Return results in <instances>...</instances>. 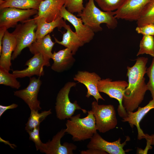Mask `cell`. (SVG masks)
I'll use <instances>...</instances> for the list:
<instances>
[{
    "label": "cell",
    "instance_id": "obj_1",
    "mask_svg": "<svg viewBox=\"0 0 154 154\" xmlns=\"http://www.w3.org/2000/svg\"><path fill=\"white\" fill-rule=\"evenodd\" d=\"M148 60L147 57H138L133 66L127 67L128 85L122 100L123 106L127 112H133L138 108L148 90L144 76Z\"/></svg>",
    "mask_w": 154,
    "mask_h": 154
},
{
    "label": "cell",
    "instance_id": "obj_2",
    "mask_svg": "<svg viewBox=\"0 0 154 154\" xmlns=\"http://www.w3.org/2000/svg\"><path fill=\"white\" fill-rule=\"evenodd\" d=\"M94 0H88L82 12L78 13L83 23L90 27L94 32L101 31L100 25L106 24L109 29H114L117 26V21L113 11L101 10L95 5Z\"/></svg>",
    "mask_w": 154,
    "mask_h": 154
},
{
    "label": "cell",
    "instance_id": "obj_3",
    "mask_svg": "<svg viewBox=\"0 0 154 154\" xmlns=\"http://www.w3.org/2000/svg\"><path fill=\"white\" fill-rule=\"evenodd\" d=\"M87 116L80 118V114L72 116L66 123V132L72 136L74 141L90 139L97 132L96 120L91 110L87 112Z\"/></svg>",
    "mask_w": 154,
    "mask_h": 154
},
{
    "label": "cell",
    "instance_id": "obj_4",
    "mask_svg": "<svg viewBox=\"0 0 154 154\" xmlns=\"http://www.w3.org/2000/svg\"><path fill=\"white\" fill-rule=\"evenodd\" d=\"M37 25L34 18L25 20L18 24L11 33L17 41L16 47L13 53L11 60H14L25 48L29 47L37 39L35 32Z\"/></svg>",
    "mask_w": 154,
    "mask_h": 154
},
{
    "label": "cell",
    "instance_id": "obj_5",
    "mask_svg": "<svg viewBox=\"0 0 154 154\" xmlns=\"http://www.w3.org/2000/svg\"><path fill=\"white\" fill-rule=\"evenodd\" d=\"M76 83L73 82L66 83L58 92L56 99L55 109L57 118L60 120L70 119L75 111L80 110L84 113L87 112L82 108L78 104L77 101L71 102L69 94L72 88L75 87Z\"/></svg>",
    "mask_w": 154,
    "mask_h": 154
},
{
    "label": "cell",
    "instance_id": "obj_6",
    "mask_svg": "<svg viewBox=\"0 0 154 154\" xmlns=\"http://www.w3.org/2000/svg\"><path fill=\"white\" fill-rule=\"evenodd\" d=\"M91 111L96 120L97 130L105 133L115 128L117 124L116 113L112 105H99L94 101L91 104Z\"/></svg>",
    "mask_w": 154,
    "mask_h": 154
},
{
    "label": "cell",
    "instance_id": "obj_7",
    "mask_svg": "<svg viewBox=\"0 0 154 154\" xmlns=\"http://www.w3.org/2000/svg\"><path fill=\"white\" fill-rule=\"evenodd\" d=\"M128 85L124 80L113 81L109 78L100 80L98 84L99 91L105 93L111 98L116 99L119 103L117 111L119 116L122 118L127 115V112L122 105L124 92Z\"/></svg>",
    "mask_w": 154,
    "mask_h": 154
},
{
    "label": "cell",
    "instance_id": "obj_8",
    "mask_svg": "<svg viewBox=\"0 0 154 154\" xmlns=\"http://www.w3.org/2000/svg\"><path fill=\"white\" fill-rule=\"evenodd\" d=\"M0 10V27L7 30L16 27L19 22H22L37 14L35 9H23L14 7L5 8Z\"/></svg>",
    "mask_w": 154,
    "mask_h": 154
},
{
    "label": "cell",
    "instance_id": "obj_9",
    "mask_svg": "<svg viewBox=\"0 0 154 154\" xmlns=\"http://www.w3.org/2000/svg\"><path fill=\"white\" fill-rule=\"evenodd\" d=\"M152 0H125L118 9L114 11L117 19L137 21L144 9Z\"/></svg>",
    "mask_w": 154,
    "mask_h": 154
},
{
    "label": "cell",
    "instance_id": "obj_10",
    "mask_svg": "<svg viewBox=\"0 0 154 154\" xmlns=\"http://www.w3.org/2000/svg\"><path fill=\"white\" fill-rule=\"evenodd\" d=\"M42 81L40 77L30 78L27 87L14 92V96L23 100L28 105L31 110L39 111L41 109L40 102L38 99V96Z\"/></svg>",
    "mask_w": 154,
    "mask_h": 154
},
{
    "label": "cell",
    "instance_id": "obj_11",
    "mask_svg": "<svg viewBox=\"0 0 154 154\" xmlns=\"http://www.w3.org/2000/svg\"><path fill=\"white\" fill-rule=\"evenodd\" d=\"M34 55L32 57L25 63V65L27 66V68L23 70L13 71L12 74L17 78L26 77L31 78L34 75L40 77L44 75L43 67L50 66V62L47 60L40 53Z\"/></svg>",
    "mask_w": 154,
    "mask_h": 154
},
{
    "label": "cell",
    "instance_id": "obj_12",
    "mask_svg": "<svg viewBox=\"0 0 154 154\" xmlns=\"http://www.w3.org/2000/svg\"><path fill=\"white\" fill-rule=\"evenodd\" d=\"M65 133V129H62L53 136L51 141L42 143L39 149L40 152L46 154H73V151L77 149L76 145L67 142L62 145L61 143V139Z\"/></svg>",
    "mask_w": 154,
    "mask_h": 154
},
{
    "label": "cell",
    "instance_id": "obj_13",
    "mask_svg": "<svg viewBox=\"0 0 154 154\" xmlns=\"http://www.w3.org/2000/svg\"><path fill=\"white\" fill-rule=\"evenodd\" d=\"M130 140L129 137H127L125 141L121 143V139L114 141L110 142L106 141L97 132L94 133L87 145L88 149L94 148L103 150L110 154H125L127 151L123 147L126 142Z\"/></svg>",
    "mask_w": 154,
    "mask_h": 154
},
{
    "label": "cell",
    "instance_id": "obj_14",
    "mask_svg": "<svg viewBox=\"0 0 154 154\" xmlns=\"http://www.w3.org/2000/svg\"><path fill=\"white\" fill-rule=\"evenodd\" d=\"M73 79L83 84L86 87L87 90L86 97L89 98L92 96L97 102L99 99L105 100L100 94L98 88V82L101 78L95 72L79 71L74 75Z\"/></svg>",
    "mask_w": 154,
    "mask_h": 154
},
{
    "label": "cell",
    "instance_id": "obj_15",
    "mask_svg": "<svg viewBox=\"0 0 154 154\" xmlns=\"http://www.w3.org/2000/svg\"><path fill=\"white\" fill-rule=\"evenodd\" d=\"M60 17L73 25L75 29V32L84 44L89 43L92 40L94 35V32L83 23L81 18L77 17L68 11L64 6L61 9Z\"/></svg>",
    "mask_w": 154,
    "mask_h": 154
},
{
    "label": "cell",
    "instance_id": "obj_16",
    "mask_svg": "<svg viewBox=\"0 0 154 154\" xmlns=\"http://www.w3.org/2000/svg\"><path fill=\"white\" fill-rule=\"evenodd\" d=\"M17 43L15 37L7 30L2 41V46L0 53V67L9 71L11 66V60L12 52L15 50Z\"/></svg>",
    "mask_w": 154,
    "mask_h": 154
},
{
    "label": "cell",
    "instance_id": "obj_17",
    "mask_svg": "<svg viewBox=\"0 0 154 154\" xmlns=\"http://www.w3.org/2000/svg\"><path fill=\"white\" fill-rule=\"evenodd\" d=\"M64 0H44L41 2L37 16L44 18L48 22L54 21L60 17V11L64 5Z\"/></svg>",
    "mask_w": 154,
    "mask_h": 154
},
{
    "label": "cell",
    "instance_id": "obj_18",
    "mask_svg": "<svg viewBox=\"0 0 154 154\" xmlns=\"http://www.w3.org/2000/svg\"><path fill=\"white\" fill-rule=\"evenodd\" d=\"M154 109V99L150 101L145 106L141 107H139L135 112H127V116L122 118L123 122H127L132 128L134 125L136 126L138 131V139L141 140L146 139L147 134H145L140 127L139 123L145 115L150 110Z\"/></svg>",
    "mask_w": 154,
    "mask_h": 154
},
{
    "label": "cell",
    "instance_id": "obj_19",
    "mask_svg": "<svg viewBox=\"0 0 154 154\" xmlns=\"http://www.w3.org/2000/svg\"><path fill=\"white\" fill-rule=\"evenodd\" d=\"M73 55L70 50L67 48L57 52L54 51L52 58L53 62L51 69L58 73L68 70L72 67L75 61Z\"/></svg>",
    "mask_w": 154,
    "mask_h": 154
},
{
    "label": "cell",
    "instance_id": "obj_20",
    "mask_svg": "<svg viewBox=\"0 0 154 154\" xmlns=\"http://www.w3.org/2000/svg\"><path fill=\"white\" fill-rule=\"evenodd\" d=\"M55 43L52 41L50 34H48L42 38L37 39L28 48L32 54L40 53L50 62L52 56V51Z\"/></svg>",
    "mask_w": 154,
    "mask_h": 154
},
{
    "label": "cell",
    "instance_id": "obj_21",
    "mask_svg": "<svg viewBox=\"0 0 154 154\" xmlns=\"http://www.w3.org/2000/svg\"><path fill=\"white\" fill-rule=\"evenodd\" d=\"M37 25L35 34L37 39L42 38L52 32L56 28L61 29L66 25L61 17L51 22H47L44 17L37 16L34 18Z\"/></svg>",
    "mask_w": 154,
    "mask_h": 154
},
{
    "label": "cell",
    "instance_id": "obj_22",
    "mask_svg": "<svg viewBox=\"0 0 154 154\" xmlns=\"http://www.w3.org/2000/svg\"><path fill=\"white\" fill-rule=\"evenodd\" d=\"M64 28L66 31L63 34L62 41H59L54 37L55 42L69 48L74 55L79 48L85 44L76 33L72 31L69 25L66 24Z\"/></svg>",
    "mask_w": 154,
    "mask_h": 154
},
{
    "label": "cell",
    "instance_id": "obj_23",
    "mask_svg": "<svg viewBox=\"0 0 154 154\" xmlns=\"http://www.w3.org/2000/svg\"><path fill=\"white\" fill-rule=\"evenodd\" d=\"M42 0H0V9L14 7L23 9L38 10Z\"/></svg>",
    "mask_w": 154,
    "mask_h": 154
},
{
    "label": "cell",
    "instance_id": "obj_24",
    "mask_svg": "<svg viewBox=\"0 0 154 154\" xmlns=\"http://www.w3.org/2000/svg\"><path fill=\"white\" fill-rule=\"evenodd\" d=\"M31 111L30 117L26 124L25 129L27 131L39 126L40 123L48 116L52 113L51 109L42 112L40 113L37 110H31Z\"/></svg>",
    "mask_w": 154,
    "mask_h": 154
},
{
    "label": "cell",
    "instance_id": "obj_25",
    "mask_svg": "<svg viewBox=\"0 0 154 154\" xmlns=\"http://www.w3.org/2000/svg\"><path fill=\"white\" fill-rule=\"evenodd\" d=\"M146 54L154 57V38L153 36L143 35L137 56Z\"/></svg>",
    "mask_w": 154,
    "mask_h": 154
},
{
    "label": "cell",
    "instance_id": "obj_26",
    "mask_svg": "<svg viewBox=\"0 0 154 154\" xmlns=\"http://www.w3.org/2000/svg\"><path fill=\"white\" fill-rule=\"evenodd\" d=\"M150 23L154 24V0H152L147 5L137 21V26Z\"/></svg>",
    "mask_w": 154,
    "mask_h": 154
},
{
    "label": "cell",
    "instance_id": "obj_27",
    "mask_svg": "<svg viewBox=\"0 0 154 154\" xmlns=\"http://www.w3.org/2000/svg\"><path fill=\"white\" fill-rule=\"evenodd\" d=\"M13 74L0 67V84L10 86L16 89H19L21 85Z\"/></svg>",
    "mask_w": 154,
    "mask_h": 154
},
{
    "label": "cell",
    "instance_id": "obj_28",
    "mask_svg": "<svg viewBox=\"0 0 154 154\" xmlns=\"http://www.w3.org/2000/svg\"><path fill=\"white\" fill-rule=\"evenodd\" d=\"M125 0H94L101 9L105 11L116 10L123 4Z\"/></svg>",
    "mask_w": 154,
    "mask_h": 154
},
{
    "label": "cell",
    "instance_id": "obj_29",
    "mask_svg": "<svg viewBox=\"0 0 154 154\" xmlns=\"http://www.w3.org/2000/svg\"><path fill=\"white\" fill-rule=\"evenodd\" d=\"M83 3V0H64V6L69 12L78 13L84 8Z\"/></svg>",
    "mask_w": 154,
    "mask_h": 154
},
{
    "label": "cell",
    "instance_id": "obj_30",
    "mask_svg": "<svg viewBox=\"0 0 154 154\" xmlns=\"http://www.w3.org/2000/svg\"><path fill=\"white\" fill-rule=\"evenodd\" d=\"M146 73L149 78L147 84L148 90L150 91L152 99H154V57L151 64L147 68Z\"/></svg>",
    "mask_w": 154,
    "mask_h": 154
},
{
    "label": "cell",
    "instance_id": "obj_31",
    "mask_svg": "<svg viewBox=\"0 0 154 154\" xmlns=\"http://www.w3.org/2000/svg\"><path fill=\"white\" fill-rule=\"evenodd\" d=\"M39 126H38L31 130L27 131L29 134V139L35 143L37 151L39 150L42 143L39 136Z\"/></svg>",
    "mask_w": 154,
    "mask_h": 154
},
{
    "label": "cell",
    "instance_id": "obj_32",
    "mask_svg": "<svg viewBox=\"0 0 154 154\" xmlns=\"http://www.w3.org/2000/svg\"><path fill=\"white\" fill-rule=\"evenodd\" d=\"M135 31L138 34L143 35L154 36V24L150 23L143 25L137 26Z\"/></svg>",
    "mask_w": 154,
    "mask_h": 154
},
{
    "label": "cell",
    "instance_id": "obj_33",
    "mask_svg": "<svg viewBox=\"0 0 154 154\" xmlns=\"http://www.w3.org/2000/svg\"><path fill=\"white\" fill-rule=\"evenodd\" d=\"M81 154H107L106 152L99 149L90 148L86 150L82 151L80 152Z\"/></svg>",
    "mask_w": 154,
    "mask_h": 154
},
{
    "label": "cell",
    "instance_id": "obj_34",
    "mask_svg": "<svg viewBox=\"0 0 154 154\" xmlns=\"http://www.w3.org/2000/svg\"><path fill=\"white\" fill-rule=\"evenodd\" d=\"M18 106L17 104L13 103L8 106H4L0 105V117L7 110L9 109H13L17 108Z\"/></svg>",
    "mask_w": 154,
    "mask_h": 154
},
{
    "label": "cell",
    "instance_id": "obj_35",
    "mask_svg": "<svg viewBox=\"0 0 154 154\" xmlns=\"http://www.w3.org/2000/svg\"><path fill=\"white\" fill-rule=\"evenodd\" d=\"M7 30L5 27H0V53L1 52L2 48V39Z\"/></svg>",
    "mask_w": 154,
    "mask_h": 154
},
{
    "label": "cell",
    "instance_id": "obj_36",
    "mask_svg": "<svg viewBox=\"0 0 154 154\" xmlns=\"http://www.w3.org/2000/svg\"><path fill=\"white\" fill-rule=\"evenodd\" d=\"M151 140V144L154 145V134L150 135Z\"/></svg>",
    "mask_w": 154,
    "mask_h": 154
},
{
    "label": "cell",
    "instance_id": "obj_37",
    "mask_svg": "<svg viewBox=\"0 0 154 154\" xmlns=\"http://www.w3.org/2000/svg\"><path fill=\"white\" fill-rule=\"evenodd\" d=\"M42 0V1H44V0Z\"/></svg>",
    "mask_w": 154,
    "mask_h": 154
},
{
    "label": "cell",
    "instance_id": "obj_38",
    "mask_svg": "<svg viewBox=\"0 0 154 154\" xmlns=\"http://www.w3.org/2000/svg\"><path fill=\"white\" fill-rule=\"evenodd\" d=\"M153 37H154V36H153Z\"/></svg>",
    "mask_w": 154,
    "mask_h": 154
}]
</instances>
